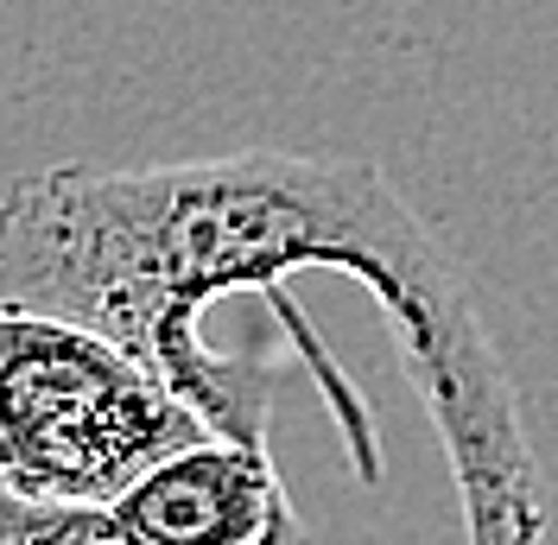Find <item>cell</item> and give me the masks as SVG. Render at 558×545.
<instances>
[{
  "instance_id": "6da1fadb",
  "label": "cell",
  "mask_w": 558,
  "mask_h": 545,
  "mask_svg": "<svg viewBox=\"0 0 558 545\" xmlns=\"http://www.w3.org/2000/svg\"><path fill=\"white\" fill-rule=\"evenodd\" d=\"M286 272H343L381 305L445 444L463 540L546 545L553 495L514 375L457 254L381 166L247 146L178 166H51L0 191V305L51 311L128 342L204 412L209 432L267 444L286 362L204 342L216 299L267 292L286 337H299L312 362L355 482L381 488V425L337 355L312 342L305 311L274 286Z\"/></svg>"
},
{
  "instance_id": "7a4b0ae2",
  "label": "cell",
  "mask_w": 558,
  "mask_h": 545,
  "mask_svg": "<svg viewBox=\"0 0 558 545\" xmlns=\"http://www.w3.org/2000/svg\"><path fill=\"white\" fill-rule=\"evenodd\" d=\"M209 419L128 342L51 311L0 305V488L114 501Z\"/></svg>"
},
{
  "instance_id": "3957f363",
  "label": "cell",
  "mask_w": 558,
  "mask_h": 545,
  "mask_svg": "<svg viewBox=\"0 0 558 545\" xmlns=\"http://www.w3.org/2000/svg\"><path fill=\"white\" fill-rule=\"evenodd\" d=\"M108 508L146 545H312L260 438H204L166 450Z\"/></svg>"
},
{
  "instance_id": "277c9868",
  "label": "cell",
  "mask_w": 558,
  "mask_h": 545,
  "mask_svg": "<svg viewBox=\"0 0 558 545\" xmlns=\"http://www.w3.org/2000/svg\"><path fill=\"white\" fill-rule=\"evenodd\" d=\"M0 545H146L108 501H45L0 488Z\"/></svg>"
}]
</instances>
